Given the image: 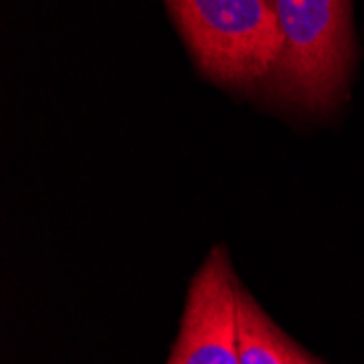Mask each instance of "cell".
I'll return each mask as SVG.
<instances>
[{
  "mask_svg": "<svg viewBox=\"0 0 364 364\" xmlns=\"http://www.w3.org/2000/svg\"><path fill=\"white\" fill-rule=\"evenodd\" d=\"M238 360L240 364H321L296 349L238 286Z\"/></svg>",
  "mask_w": 364,
  "mask_h": 364,
  "instance_id": "cell-4",
  "label": "cell"
},
{
  "mask_svg": "<svg viewBox=\"0 0 364 364\" xmlns=\"http://www.w3.org/2000/svg\"><path fill=\"white\" fill-rule=\"evenodd\" d=\"M168 364H240L238 284L220 247L208 255L190 284Z\"/></svg>",
  "mask_w": 364,
  "mask_h": 364,
  "instance_id": "cell-3",
  "label": "cell"
},
{
  "mask_svg": "<svg viewBox=\"0 0 364 364\" xmlns=\"http://www.w3.org/2000/svg\"><path fill=\"white\" fill-rule=\"evenodd\" d=\"M198 65L249 85L275 73L284 38L269 0H166Z\"/></svg>",
  "mask_w": 364,
  "mask_h": 364,
  "instance_id": "cell-1",
  "label": "cell"
},
{
  "mask_svg": "<svg viewBox=\"0 0 364 364\" xmlns=\"http://www.w3.org/2000/svg\"><path fill=\"white\" fill-rule=\"evenodd\" d=\"M284 48L275 68L282 90L308 107L341 94L349 57V0H269Z\"/></svg>",
  "mask_w": 364,
  "mask_h": 364,
  "instance_id": "cell-2",
  "label": "cell"
}]
</instances>
